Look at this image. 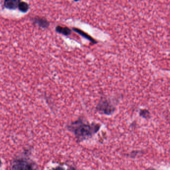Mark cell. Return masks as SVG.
Here are the masks:
<instances>
[{
  "label": "cell",
  "instance_id": "cell-1",
  "mask_svg": "<svg viewBox=\"0 0 170 170\" xmlns=\"http://www.w3.org/2000/svg\"><path fill=\"white\" fill-rule=\"evenodd\" d=\"M100 124L89 123L79 118L67 126L70 131L72 132L78 142L90 138L96 134L100 129Z\"/></svg>",
  "mask_w": 170,
  "mask_h": 170
},
{
  "label": "cell",
  "instance_id": "cell-2",
  "mask_svg": "<svg viewBox=\"0 0 170 170\" xmlns=\"http://www.w3.org/2000/svg\"><path fill=\"white\" fill-rule=\"evenodd\" d=\"M116 107L109 99L102 97L96 106V110L101 114L110 115L114 114Z\"/></svg>",
  "mask_w": 170,
  "mask_h": 170
},
{
  "label": "cell",
  "instance_id": "cell-3",
  "mask_svg": "<svg viewBox=\"0 0 170 170\" xmlns=\"http://www.w3.org/2000/svg\"><path fill=\"white\" fill-rule=\"evenodd\" d=\"M12 170H34L32 163L26 159H17L12 164Z\"/></svg>",
  "mask_w": 170,
  "mask_h": 170
},
{
  "label": "cell",
  "instance_id": "cell-4",
  "mask_svg": "<svg viewBox=\"0 0 170 170\" xmlns=\"http://www.w3.org/2000/svg\"><path fill=\"white\" fill-rule=\"evenodd\" d=\"M19 4V0H5V7L10 10H14L17 8Z\"/></svg>",
  "mask_w": 170,
  "mask_h": 170
},
{
  "label": "cell",
  "instance_id": "cell-5",
  "mask_svg": "<svg viewBox=\"0 0 170 170\" xmlns=\"http://www.w3.org/2000/svg\"><path fill=\"white\" fill-rule=\"evenodd\" d=\"M73 30H74V32L78 33L80 36H82L84 37V38L87 39H88V40L91 41V42L93 43V44H96V43H97V41L96 40L94 39L93 37H91V36L86 33L85 32H83V30H81L80 29H77V28H73Z\"/></svg>",
  "mask_w": 170,
  "mask_h": 170
},
{
  "label": "cell",
  "instance_id": "cell-6",
  "mask_svg": "<svg viewBox=\"0 0 170 170\" xmlns=\"http://www.w3.org/2000/svg\"><path fill=\"white\" fill-rule=\"evenodd\" d=\"M55 30L57 33L63 34L64 36H69L72 33L71 29L67 26L64 27V26L58 25L55 28Z\"/></svg>",
  "mask_w": 170,
  "mask_h": 170
},
{
  "label": "cell",
  "instance_id": "cell-7",
  "mask_svg": "<svg viewBox=\"0 0 170 170\" xmlns=\"http://www.w3.org/2000/svg\"><path fill=\"white\" fill-rule=\"evenodd\" d=\"M36 23L43 29H46L49 26V22L44 18H37L36 19Z\"/></svg>",
  "mask_w": 170,
  "mask_h": 170
},
{
  "label": "cell",
  "instance_id": "cell-8",
  "mask_svg": "<svg viewBox=\"0 0 170 170\" xmlns=\"http://www.w3.org/2000/svg\"><path fill=\"white\" fill-rule=\"evenodd\" d=\"M19 8L21 11L25 12H26L29 10V5L25 2H21L19 3Z\"/></svg>",
  "mask_w": 170,
  "mask_h": 170
},
{
  "label": "cell",
  "instance_id": "cell-9",
  "mask_svg": "<svg viewBox=\"0 0 170 170\" xmlns=\"http://www.w3.org/2000/svg\"><path fill=\"white\" fill-rule=\"evenodd\" d=\"M140 114L141 116L144 117H147V114H149V112H148V111L146 110H143L141 111Z\"/></svg>",
  "mask_w": 170,
  "mask_h": 170
},
{
  "label": "cell",
  "instance_id": "cell-10",
  "mask_svg": "<svg viewBox=\"0 0 170 170\" xmlns=\"http://www.w3.org/2000/svg\"><path fill=\"white\" fill-rule=\"evenodd\" d=\"M53 170H65V169L62 167H57L55 168V169H54Z\"/></svg>",
  "mask_w": 170,
  "mask_h": 170
},
{
  "label": "cell",
  "instance_id": "cell-11",
  "mask_svg": "<svg viewBox=\"0 0 170 170\" xmlns=\"http://www.w3.org/2000/svg\"><path fill=\"white\" fill-rule=\"evenodd\" d=\"M69 170H76L75 169H74V168L72 167L70 168V169H69Z\"/></svg>",
  "mask_w": 170,
  "mask_h": 170
},
{
  "label": "cell",
  "instance_id": "cell-12",
  "mask_svg": "<svg viewBox=\"0 0 170 170\" xmlns=\"http://www.w3.org/2000/svg\"><path fill=\"white\" fill-rule=\"evenodd\" d=\"M1 164H2L1 160H0V166H1Z\"/></svg>",
  "mask_w": 170,
  "mask_h": 170
},
{
  "label": "cell",
  "instance_id": "cell-13",
  "mask_svg": "<svg viewBox=\"0 0 170 170\" xmlns=\"http://www.w3.org/2000/svg\"><path fill=\"white\" fill-rule=\"evenodd\" d=\"M74 1H75V2H77V1H80V0H74Z\"/></svg>",
  "mask_w": 170,
  "mask_h": 170
},
{
  "label": "cell",
  "instance_id": "cell-14",
  "mask_svg": "<svg viewBox=\"0 0 170 170\" xmlns=\"http://www.w3.org/2000/svg\"><path fill=\"white\" fill-rule=\"evenodd\" d=\"M150 170H155V169H153V168H152V169H150Z\"/></svg>",
  "mask_w": 170,
  "mask_h": 170
}]
</instances>
